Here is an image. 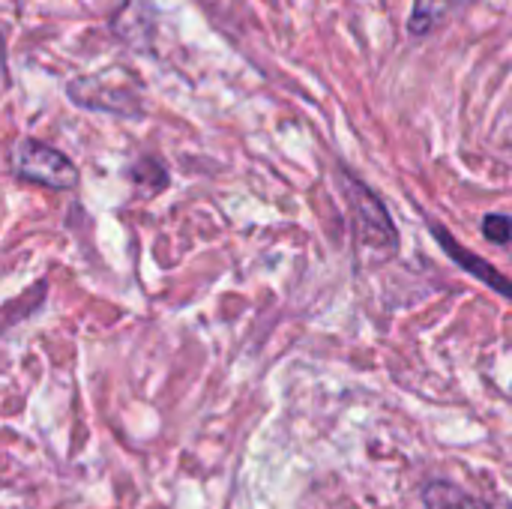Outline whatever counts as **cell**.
<instances>
[{"instance_id":"obj_1","label":"cell","mask_w":512,"mask_h":509,"mask_svg":"<svg viewBox=\"0 0 512 509\" xmlns=\"http://www.w3.org/2000/svg\"><path fill=\"white\" fill-rule=\"evenodd\" d=\"M336 177H339V186H342V195H345V204L351 213L357 249L363 255H369L372 261L393 258L399 252V231H396L384 201L375 195L372 186L357 180L348 168H339Z\"/></svg>"},{"instance_id":"obj_5","label":"cell","mask_w":512,"mask_h":509,"mask_svg":"<svg viewBox=\"0 0 512 509\" xmlns=\"http://www.w3.org/2000/svg\"><path fill=\"white\" fill-rule=\"evenodd\" d=\"M111 30L126 45H135V48L150 45V39L156 33V6H153V0H126L111 18Z\"/></svg>"},{"instance_id":"obj_7","label":"cell","mask_w":512,"mask_h":509,"mask_svg":"<svg viewBox=\"0 0 512 509\" xmlns=\"http://www.w3.org/2000/svg\"><path fill=\"white\" fill-rule=\"evenodd\" d=\"M471 3L474 0H414L408 30L414 36H429V33L441 30L444 24H450L456 15H462Z\"/></svg>"},{"instance_id":"obj_4","label":"cell","mask_w":512,"mask_h":509,"mask_svg":"<svg viewBox=\"0 0 512 509\" xmlns=\"http://www.w3.org/2000/svg\"><path fill=\"white\" fill-rule=\"evenodd\" d=\"M432 234H435V240L441 243V249L447 252V258L456 264V267H462L468 276H474V279H480V282H486L489 288H495V294H501V297H507L512 303V279H507L504 273H498L486 258H480L477 252H471V249H465L444 225H432Z\"/></svg>"},{"instance_id":"obj_2","label":"cell","mask_w":512,"mask_h":509,"mask_svg":"<svg viewBox=\"0 0 512 509\" xmlns=\"http://www.w3.org/2000/svg\"><path fill=\"white\" fill-rule=\"evenodd\" d=\"M69 96L75 105L90 108V111H105V114H123L135 117L141 114L138 105V87L129 78L126 69H108L99 75H84L69 84Z\"/></svg>"},{"instance_id":"obj_3","label":"cell","mask_w":512,"mask_h":509,"mask_svg":"<svg viewBox=\"0 0 512 509\" xmlns=\"http://www.w3.org/2000/svg\"><path fill=\"white\" fill-rule=\"evenodd\" d=\"M12 168L21 180L48 186V189H60V192H66L78 183V168L72 165V159L63 156L57 147L36 141V138H24L15 144Z\"/></svg>"},{"instance_id":"obj_6","label":"cell","mask_w":512,"mask_h":509,"mask_svg":"<svg viewBox=\"0 0 512 509\" xmlns=\"http://www.w3.org/2000/svg\"><path fill=\"white\" fill-rule=\"evenodd\" d=\"M423 509H507L501 501L468 492L453 480H432L423 486Z\"/></svg>"},{"instance_id":"obj_9","label":"cell","mask_w":512,"mask_h":509,"mask_svg":"<svg viewBox=\"0 0 512 509\" xmlns=\"http://www.w3.org/2000/svg\"><path fill=\"white\" fill-rule=\"evenodd\" d=\"M147 177H159V180H168L159 162H153V159H141V162H138V165L132 168V180L144 186V180H147Z\"/></svg>"},{"instance_id":"obj_8","label":"cell","mask_w":512,"mask_h":509,"mask_svg":"<svg viewBox=\"0 0 512 509\" xmlns=\"http://www.w3.org/2000/svg\"><path fill=\"white\" fill-rule=\"evenodd\" d=\"M483 237L489 243H498V246L512 243V216H507V213H489L483 219Z\"/></svg>"}]
</instances>
